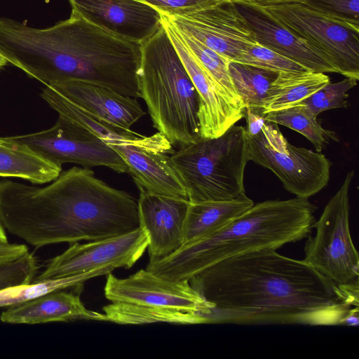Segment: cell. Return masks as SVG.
<instances>
[{
  "label": "cell",
  "mask_w": 359,
  "mask_h": 359,
  "mask_svg": "<svg viewBox=\"0 0 359 359\" xmlns=\"http://www.w3.org/2000/svg\"><path fill=\"white\" fill-rule=\"evenodd\" d=\"M189 283L212 306L206 323L339 325L359 306L358 288L269 248L222 260Z\"/></svg>",
  "instance_id": "6da1fadb"
},
{
  "label": "cell",
  "mask_w": 359,
  "mask_h": 359,
  "mask_svg": "<svg viewBox=\"0 0 359 359\" xmlns=\"http://www.w3.org/2000/svg\"><path fill=\"white\" fill-rule=\"evenodd\" d=\"M0 221L36 248L102 240L140 228L137 201L79 167L61 171L44 187L0 180Z\"/></svg>",
  "instance_id": "7a4b0ae2"
},
{
  "label": "cell",
  "mask_w": 359,
  "mask_h": 359,
  "mask_svg": "<svg viewBox=\"0 0 359 359\" xmlns=\"http://www.w3.org/2000/svg\"><path fill=\"white\" fill-rule=\"evenodd\" d=\"M0 50L8 63L46 86L78 80L140 97V44L115 36L71 12L36 28L0 18Z\"/></svg>",
  "instance_id": "3957f363"
},
{
  "label": "cell",
  "mask_w": 359,
  "mask_h": 359,
  "mask_svg": "<svg viewBox=\"0 0 359 359\" xmlns=\"http://www.w3.org/2000/svg\"><path fill=\"white\" fill-rule=\"evenodd\" d=\"M317 207L309 198L256 203L225 227L170 255L149 261L146 269L172 281H189L206 268L232 257L263 249L277 250L311 235Z\"/></svg>",
  "instance_id": "277c9868"
},
{
  "label": "cell",
  "mask_w": 359,
  "mask_h": 359,
  "mask_svg": "<svg viewBox=\"0 0 359 359\" xmlns=\"http://www.w3.org/2000/svg\"><path fill=\"white\" fill-rule=\"evenodd\" d=\"M140 49V97L153 127L172 146L194 142L200 137L198 95L163 24Z\"/></svg>",
  "instance_id": "5b68a950"
},
{
  "label": "cell",
  "mask_w": 359,
  "mask_h": 359,
  "mask_svg": "<svg viewBox=\"0 0 359 359\" xmlns=\"http://www.w3.org/2000/svg\"><path fill=\"white\" fill-rule=\"evenodd\" d=\"M170 161L190 203L234 199L245 194L244 172L250 161L245 127L234 124L218 137H200L171 154Z\"/></svg>",
  "instance_id": "8992f818"
},
{
  "label": "cell",
  "mask_w": 359,
  "mask_h": 359,
  "mask_svg": "<svg viewBox=\"0 0 359 359\" xmlns=\"http://www.w3.org/2000/svg\"><path fill=\"white\" fill-rule=\"evenodd\" d=\"M354 171L348 172L330 199L304 245V260L337 285L359 283V255L349 224V189Z\"/></svg>",
  "instance_id": "52a82bcc"
},
{
  "label": "cell",
  "mask_w": 359,
  "mask_h": 359,
  "mask_svg": "<svg viewBox=\"0 0 359 359\" xmlns=\"http://www.w3.org/2000/svg\"><path fill=\"white\" fill-rule=\"evenodd\" d=\"M277 125L266 121L257 135L247 134L249 159L272 171L287 191L309 198L327 186L332 163L320 151L290 144Z\"/></svg>",
  "instance_id": "ba28073f"
},
{
  "label": "cell",
  "mask_w": 359,
  "mask_h": 359,
  "mask_svg": "<svg viewBox=\"0 0 359 359\" xmlns=\"http://www.w3.org/2000/svg\"><path fill=\"white\" fill-rule=\"evenodd\" d=\"M292 33L306 41L337 71L359 79V26L316 11L302 3L265 7Z\"/></svg>",
  "instance_id": "9c48e42d"
},
{
  "label": "cell",
  "mask_w": 359,
  "mask_h": 359,
  "mask_svg": "<svg viewBox=\"0 0 359 359\" xmlns=\"http://www.w3.org/2000/svg\"><path fill=\"white\" fill-rule=\"evenodd\" d=\"M11 137L61 166L73 163L83 168L104 166L118 173L128 172L123 158L109 144L60 116L48 129Z\"/></svg>",
  "instance_id": "30bf717a"
},
{
  "label": "cell",
  "mask_w": 359,
  "mask_h": 359,
  "mask_svg": "<svg viewBox=\"0 0 359 359\" xmlns=\"http://www.w3.org/2000/svg\"><path fill=\"white\" fill-rule=\"evenodd\" d=\"M149 245L142 227L117 236L80 244L72 243L62 254L48 260L33 281L72 277L98 270L131 268Z\"/></svg>",
  "instance_id": "8fae6325"
},
{
  "label": "cell",
  "mask_w": 359,
  "mask_h": 359,
  "mask_svg": "<svg viewBox=\"0 0 359 359\" xmlns=\"http://www.w3.org/2000/svg\"><path fill=\"white\" fill-rule=\"evenodd\" d=\"M164 16L179 30L230 62H237L248 48L258 43L231 0L184 15Z\"/></svg>",
  "instance_id": "7c38bea8"
},
{
  "label": "cell",
  "mask_w": 359,
  "mask_h": 359,
  "mask_svg": "<svg viewBox=\"0 0 359 359\" xmlns=\"http://www.w3.org/2000/svg\"><path fill=\"white\" fill-rule=\"evenodd\" d=\"M105 297L111 302L175 309L206 316L212 306L189 281H172L141 269L126 278L107 274Z\"/></svg>",
  "instance_id": "4fadbf2b"
},
{
  "label": "cell",
  "mask_w": 359,
  "mask_h": 359,
  "mask_svg": "<svg viewBox=\"0 0 359 359\" xmlns=\"http://www.w3.org/2000/svg\"><path fill=\"white\" fill-rule=\"evenodd\" d=\"M161 18L163 26L198 95L200 137H218L244 118L245 109L229 99L190 50L179 29L164 15H161Z\"/></svg>",
  "instance_id": "5bb4252c"
},
{
  "label": "cell",
  "mask_w": 359,
  "mask_h": 359,
  "mask_svg": "<svg viewBox=\"0 0 359 359\" xmlns=\"http://www.w3.org/2000/svg\"><path fill=\"white\" fill-rule=\"evenodd\" d=\"M123 158L139 191L187 199L186 189L168 154L173 146L161 133L137 143L110 145Z\"/></svg>",
  "instance_id": "9a60e30c"
},
{
  "label": "cell",
  "mask_w": 359,
  "mask_h": 359,
  "mask_svg": "<svg viewBox=\"0 0 359 359\" xmlns=\"http://www.w3.org/2000/svg\"><path fill=\"white\" fill-rule=\"evenodd\" d=\"M72 12L120 38L142 44L162 25L161 13L140 0H68Z\"/></svg>",
  "instance_id": "2e32d148"
},
{
  "label": "cell",
  "mask_w": 359,
  "mask_h": 359,
  "mask_svg": "<svg viewBox=\"0 0 359 359\" xmlns=\"http://www.w3.org/2000/svg\"><path fill=\"white\" fill-rule=\"evenodd\" d=\"M245 18L256 40L299 64L309 71L337 73L316 49L278 22L266 9L251 0H231Z\"/></svg>",
  "instance_id": "e0dca14e"
},
{
  "label": "cell",
  "mask_w": 359,
  "mask_h": 359,
  "mask_svg": "<svg viewBox=\"0 0 359 359\" xmlns=\"http://www.w3.org/2000/svg\"><path fill=\"white\" fill-rule=\"evenodd\" d=\"M137 205L140 227L149 236V261L161 259L182 245L187 199L140 191Z\"/></svg>",
  "instance_id": "ac0fdd59"
},
{
  "label": "cell",
  "mask_w": 359,
  "mask_h": 359,
  "mask_svg": "<svg viewBox=\"0 0 359 359\" xmlns=\"http://www.w3.org/2000/svg\"><path fill=\"white\" fill-rule=\"evenodd\" d=\"M47 86L90 114L123 129L130 130L145 115L137 98L105 86L78 80L57 82Z\"/></svg>",
  "instance_id": "d6986e66"
},
{
  "label": "cell",
  "mask_w": 359,
  "mask_h": 359,
  "mask_svg": "<svg viewBox=\"0 0 359 359\" xmlns=\"http://www.w3.org/2000/svg\"><path fill=\"white\" fill-rule=\"evenodd\" d=\"M102 313L87 309L79 295L55 290L22 304L9 306L0 320L11 324H41L75 320H102Z\"/></svg>",
  "instance_id": "ffe728a7"
},
{
  "label": "cell",
  "mask_w": 359,
  "mask_h": 359,
  "mask_svg": "<svg viewBox=\"0 0 359 359\" xmlns=\"http://www.w3.org/2000/svg\"><path fill=\"white\" fill-rule=\"evenodd\" d=\"M253 205V201L245 194L229 201L189 202L184 225L182 245L216 233Z\"/></svg>",
  "instance_id": "44dd1931"
},
{
  "label": "cell",
  "mask_w": 359,
  "mask_h": 359,
  "mask_svg": "<svg viewBox=\"0 0 359 359\" xmlns=\"http://www.w3.org/2000/svg\"><path fill=\"white\" fill-rule=\"evenodd\" d=\"M56 164L11 137L0 136V177L19 178L34 184L48 183L61 172Z\"/></svg>",
  "instance_id": "7402d4cb"
},
{
  "label": "cell",
  "mask_w": 359,
  "mask_h": 359,
  "mask_svg": "<svg viewBox=\"0 0 359 359\" xmlns=\"http://www.w3.org/2000/svg\"><path fill=\"white\" fill-rule=\"evenodd\" d=\"M41 96L57 113L58 116L91 132L109 145L137 143L146 137L131 129L126 130L113 126L90 114L50 86H46Z\"/></svg>",
  "instance_id": "603a6c76"
},
{
  "label": "cell",
  "mask_w": 359,
  "mask_h": 359,
  "mask_svg": "<svg viewBox=\"0 0 359 359\" xmlns=\"http://www.w3.org/2000/svg\"><path fill=\"white\" fill-rule=\"evenodd\" d=\"M330 82L325 73L309 70L278 74L268 90L262 113L282 110L294 106Z\"/></svg>",
  "instance_id": "cb8c5ba5"
},
{
  "label": "cell",
  "mask_w": 359,
  "mask_h": 359,
  "mask_svg": "<svg viewBox=\"0 0 359 359\" xmlns=\"http://www.w3.org/2000/svg\"><path fill=\"white\" fill-rule=\"evenodd\" d=\"M102 320L118 324L168 323L181 325L206 323L203 314L175 309L112 302L103 307Z\"/></svg>",
  "instance_id": "d4e9b609"
},
{
  "label": "cell",
  "mask_w": 359,
  "mask_h": 359,
  "mask_svg": "<svg viewBox=\"0 0 359 359\" xmlns=\"http://www.w3.org/2000/svg\"><path fill=\"white\" fill-rule=\"evenodd\" d=\"M229 70L245 108L262 114V108L268 90L278 73L237 62H230Z\"/></svg>",
  "instance_id": "484cf974"
},
{
  "label": "cell",
  "mask_w": 359,
  "mask_h": 359,
  "mask_svg": "<svg viewBox=\"0 0 359 359\" xmlns=\"http://www.w3.org/2000/svg\"><path fill=\"white\" fill-rule=\"evenodd\" d=\"M265 120L292 129L309 140L316 151H321L331 141L338 142L337 133L322 127L316 117L300 106L269 112L264 115Z\"/></svg>",
  "instance_id": "4316f807"
},
{
  "label": "cell",
  "mask_w": 359,
  "mask_h": 359,
  "mask_svg": "<svg viewBox=\"0 0 359 359\" xmlns=\"http://www.w3.org/2000/svg\"><path fill=\"white\" fill-rule=\"evenodd\" d=\"M109 273L108 270H98L72 277L32 281L8 287L0 290V308L18 305L49 292L78 285L91 277Z\"/></svg>",
  "instance_id": "83f0119b"
},
{
  "label": "cell",
  "mask_w": 359,
  "mask_h": 359,
  "mask_svg": "<svg viewBox=\"0 0 359 359\" xmlns=\"http://www.w3.org/2000/svg\"><path fill=\"white\" fill-rule=\"evenodd\" d=\"M179 31L190 50L216 81L229 99L238 107L245 109L230 76V61L195 38Z\"/></svg>",
  "instance_id": "f1b7e54d"
},
{
  "label": "cell",
  "mask_w": 359,
  "mask_h": 359,
  "mask_svg": "<svg viewBox=\"0 0 359 359\" xmlns=\"http://www.w3.org/2000/svg\"><path fill=\"white\" fill-rule=\"evenodd\" d=\"M357 80L346 78L336 83L329 82L316 93L294 106H300L313 116L324 111L348 107V92L357 85Z\"/></svg>",
  "instance_id": "f546056e"
},
{
  "label": "cell",
  "mask_w": 359,
  "mask_h": 359,
  "mask_svg": "<svg viewBox=\"0 0 359 359\" xmlns=\"http://www.w3.org/2000/svg\"><path fill=\"white\" fill-rule=\"evenodd\" d=\"M237 62L252 65L277 73L307 70L296 62L259 43L248 48Z\"/></svg>",
  "instance_id": "4dcf8cb0"
},
{
  "label": "cell",
  "mask_w": 359,
  "mask_h": 359,
  "mask_svg": "<svg viewBox=\"0 0 359 359\" xmlns=\"http://www.w3.org/2000/svg\"><path fill=\"white\" fill-rule=\"evenodd\" d=\"M39 267L36 258L29 251L17 259L1 263L0 290L32 283Z\"/></svg>",
  "instance_id": "1f68e13d"
},
{
  "label": "cell",
  "mask_w": 359,
  "mask_h": 359,
  "mask_svg": "<svg viewBox=\"0 0 359 359\" xmlns=\"http://www.w3.org/2000/svg\"><path fill=\"white\" fill-rule=\"evenodd\" d=\"M302 4L330 17L359 26V0H304Z\"/></svg>",
  "instance_id": "d6a6232c"
},
{
  "label": "cell",
  "mask_w": 359,
  "mask_h": 359,
  "mask_svg": "<svg viewBox=\"0 0 359 359\" xmlns=\"http://www.w3.org/2000/svg\"><path fill=\"white\" fill-rule=\"evenodd\" d=\"M166 16H181L217 6L226 0H140Z\"/></svg>",
  "instance_id": "836d02e7"
},
{
  "label": "cell",
  "mask_w": 359,
  "mask_h": 359,
  "mask_svg": "<svg viewBox=\"0 0 359 359\" xmlns=\"http://www.w3.org/2000/svg\"><path fill=\"white\" fill-rule=\"evenodd\" d=\"M29 251L24 244L8 243L0 246V264L13 261L23 256Z\"/></svg>",
  "instance_id": "e575fe53"
},
{
  "label": "cell",
  "mask_w": 359,
  "mask_h": 359,
  "mask_svg": "<svg viewBox=\"0 0 359 359\" xmlns=\"http://www.w3.org/2000/svg\"><path fill=\"white\" fill-rule=\"evenodd\" d=\"M247 126L245 127L246 133L249 135H257L262 128L266 123L264 116L248 108H245V116Z\"/></svg>",
  "instance_id": "d590c367"
},
{
  "label": "cell",
  "mask_w": 359,
  "mask_h": 359,
  "mask_svg": "<svg viewBox=\"0 0 359 359\" xmlns=\"http://www.w3.org/2000/svg\"><path fill=\"white\" fill-rule=\"evenodd\" d=\"M359 325V306L351 307L339 325L358 326Z\"/></svg>",
  "instance_id": "8d00e7d4"
},
{
  "label": "cell",
  "mask_w": 359,
  "mask_h": 359,
  "mask_svg": "<svg viewBox=\"0 0 359 359\" xmlns=\"http://www.w3.org/2000/svg\"><path fill=\"white\" fill-rule=\"evenodd\" d=\"M264 7L292 3H303L304 0H251Z\"/></svg>",
  "instance_id": "74e56055"
},
{
  "label": "cell",
  "mask_w": 359,
  "mask_h": 359,
  "mask_svg": "<svg viewBox=\"0 0 359 359\" xmlns=\"http://www.w3.org/2000/svg\"><path fill=\"white\" fill-rule=\"evenodd\" d=\"M8 243V241L6 229L0 221V246L6 245Z\"/></svg>",
  "instance_id": "f35d334b"
},
{
  "label": "cell",
  "mask_w": 359,
  "mask_h": 359,
  "mask_svg": "<svg viewBox=\"0 0 359 359\" xmlns=\"http://www.w3.org/2000/svg\"><path fill=\"white\" fill-rule=\"evenodd\" d=\"M8 64V61L3 53L0 50V68Z\"/></svg>",
  "instance_id": "ab89813d"
}]
</instances>
